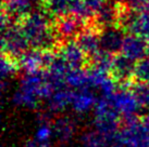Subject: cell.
Instances as JSON below:
<instances>
[{
	"label": "cell",
	"instance_id": "cell-1",
	"mask_svg": "<svg viewBox=\"0 0 149 147\" xmlns=\"http://www.w3.org/2000/svg\"><path fill=\"white\" fill-rule=\"evenodd\" d=\"M106 98L109 100L113 108L119 113L121 118L123 117L125 121L135 118V114L141 108L131 90L123 89L121 91H116L110 98Z\"/></svg>",
	"mask_w": 149,
	"mask_h": 147
},
{
	"label": "cell",
	"instance_id": "cell-2",
	"mask_svg": "<svg viewBox=\"0 0 149 147\" xmlns=\"http://www.w3.org/2000/svg\"><path fill=\"white\" fill-rule=\"evenodd\" d=\"M98 98H96L89 88L74 90L72 94L71 107L77 114H86L93 108L95 109Z\"/></svg>",
	"mask_w": 149,
	"mask_h": 147
},
{
	"label": "cell",
	"instance_id": "cell-3",
	"mask_svg": "<svg viewBox=\"0 0 149 147\" xmlns=\"http://www.w3.org/2000/svg\"><path fill=\"white\" fill-rule=\"evenodd\" d=\"M54 137L60 143H68L75 133L74 122L68 117H59L51 122Z\"/></svg>",
	"mask_w": 149,
	"mask_h": 147
},
{
	"label": "cell",
	"instance_id": "cell-4",
	"mask_svg": "<svg viewBox=\"0 0 149 147\" xmlns=\"http://www.w3.org/2000/svg\"><path fill=\"white\" fill-rule=\"evenodd\" d=\"M72 94H73V90H68L65 88L57 89L47 100L48 101L47 105L50 113L57 114L65 109L68 106H71Z\"/></svg>",
	"mask_w": 149,
	"mask_h": 147
},
{
	"label": "cell",
	"instance_id": "cell-5",
	"mask_svg": "<svg viewBox=\"0 0 149 147\" xmlns=\"http://www.w3.org/2000/svg\"><path fill=\"white\" fill-rule=\"evenodd\" d=\"M112 135L102 134L97 130L88 131L82 136L81 143L83 147H109Z\"/></svg>",
	"mask_w": 149,
	"mask_h": 147
},
{
	"label": "cell",
	"instance_id": "cell-6",
	"mask_svg": "<svg viewBox=\"0 0 149 147\" xmlns=\"http://www.w3.org/2000/svg\"><path fill=\"white\" fill-rule=\"evenodd\" d=\"M135 68L132 64V60L130 57H123V58H118L114 64H113V73L114 77L119 80L126 81L135 74Z\"/></svg>",
	"mask_w": 149,
	"mask_h": 147
},
{
	"label": "cell",
	"instance_id": "cell-7",
	"mask_svg": "<svg viewBox=\"0 0 149 147\" xmlns=\"http://www.w3.org/2000/svg\"><path fill=\"white\" fill-rule=\"evenodd\" d=\"M133 95L135 96L137 103L139 104L141 108L149 107V82H139L133 87Z\"/></svg>",
	"mask_w": 149,
	"mask_h": 147
},
{
	"label": "cell",
	"instance_id": "cell-8",
	"mask_svg": "<svg viewBox=\"0 0 149 147\" xmlns=\"http://www.w3.org/2000/svg\"><path fill=\"white\" fill-rule=\"evenodd\" d=\"M52 137H54V132H52L51 122L49 121L40 122V126L38 127L34 139L39 143H49V141Z\"/></svg>",
	"mask_w": 149,
	"mask_h": 147
},
{
	"label": "cell",
	"instance_id": "cell-9",
	"mask_svg": "<svg viewBox=\"0 0 149 147\" xmlns=\"http://www.w3.org/2000/svg\"><path fill=\"white\" fill-rule=\"evenodd\" d=\"M135 76L141 82H149V60L141 62L135 68Z\"/></svg>",
	"mask_w": 149,
	"mask_h": 147
},
{
	"label": "cell",
	"instance_id": "cell-10",
	"mask_svg": "<svg viewBox=\"0 0 149 147\" xmlns=\"http://www.w3.org/2000/svg\"><path fill=\"white\" fill-rule=\"evenodd\" d=\"M26 147H51L49 143H39L35 139H29L26 143Z\"/></svg>",
	"mask_w": 149,
	"mask_h": 147
}]
</instances>
